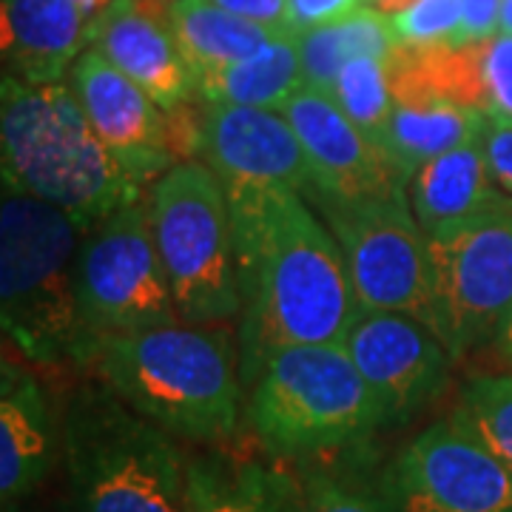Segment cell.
Returning <instances> with one entry per match:
<instances>
[{
	"mask_svg": "<svg viewBox=\"0 0 512 512\" xmlns=\"http://www.w3.org/2000/svg\"><path fill=\"white\" fill-rule=\"evenodd\" d=\"M228 205L242 293V382H254L279 350L345 345L359 299L328 225L293 188Z\"/></svg>",
	"mask_w": 512,
	"mask_h": 512,
	"instance_id": "obj_1",
	"label": "cell"
},
{
	"mask_svg": "<svg viewBox=\"0 0 512 512\" xmlns=\"http://www.w3.org/2000/svg\"><path fill=\"white\" fill-rule=\"evenodd\" d=\"M3 183L60 208L86 234L143 200V183L114 157L69 83L3 77Z\"/></svg>",
	"mask_w": 512,
	"mask_h": 512,
	"instance_id": "obj_2",
	"label": "cell"
},
{
	"mask_svg": "<svg viewBox=\"0 0 512 512\" xmlns=\"http://www.w3.org/2000/svg\"><path fill=\"white\" fill-rule=\"evenodd\" d=\"M86 359L106 387L165 433L225 441L239 424V362L231 336L208 325H163L97 336Z\"/></svg>",
	"mask_w": 512,
	"mask_h": 512,
	"instance_id": "obj_3",
	"label": "cell"
},
{
	"mask_svg": "<svg viewBox=\"0 0 512 512\" xmlns=\"http://www.w3.org/2000/svg\"><path fill=\"white\" fill-rule=\"evenodd\" d=\"M74 512H185V461L174 436L111 387H83L63 416Z\"/></svg>",
	"mask_w": 512,
	"mask_h": 512,
	"instance_id": "obj_4",
	"label": "cell"
},
{
	"mask_svg": "<svg viewBox=\"0 0 512 512\" xmlns=\"http://www.w3.org/2000/svg\"><path fill=\"white\" fill-rule=\"evenodd\" d=\"M80 234L60 208L3 183L0 316L6 336L32 362L86 359L89 336L74 285Z\"/></svg>",
	"mask_w": 512,
	"mask_h": 512,
	"instance_id": "obj_5",
	"label": "cell"
},
{
	"mask_svg": "<svg viewBox=\"0 0 512 512\" xmlns=\"http://www.w3.org/2000/svg\"><path fill=\"white\" fill-rule=\"evenodd\" d=\"M245 419L265 450L302 458L367 439L384 413L345 345H302L262 365Z\"/></svg>",
	"mask_w": 512,
	"mask_h": 512,
	"instance_id": "obj_6",
	"label": "cell"
},
{
	"mask_svg": "<svg viewBox=\"0 0 512 512\" xmlns=\"http://www.w3.org/2000/svg\"><path fill=\"white\" fill-rule=\"evenodd\" d=\"M154 245L188 325H220L242 311L231 205L205 163H177L148 194Z\"/></svg>",
	"mask_w": 512,
	"mask_h": 512,
	"instance_id": "obj_7",
	"label": "cell"
},
{
	"mask_svg": "<svg viewBox=\"0 0 512 512\" xmlns=\"http://www.w3.org/2000/svg\"><path fill=\"white\" fill-rule=\"evenodd\" d=\"M430 248V313L427 328L450 359L501 336L512 313V197L473 217L441 225Z\"/></svg>",
	"mask_w": 512,
	"mask_h": 512,
	"instance_id": "obj_8",
	"label": "cell"
},
{
	"mask_svg": "<svg viewBox=\"0 0 512 512\" xmlns=\"http://www.w3.org/2000/svg\"><path fill=\"white\" fill-rule=\"evenodd\" d=\"M74 285L89 345L97 336L183 322L143 200L114 211L86 231L77 248Z\"/></svg>",
	"mask_w": 512,
	"mask_h": 512,
	"instance_id": "obj_9",
	"label": "cell"
},
{
	"mask_svg": "<svg viewBox=\"0 0 512 512\" xmlns=\"http://www.w3.org/2000/svg\"><path fill=\"white\" fill-rule=\"evenodd\" d=\"M313 200L342 248L359 308L404 313L427 325L433 291L430 248L410 197Z\"/></svg>",
	"mask_w": 512,
	"mask_h": 512,
	"instance_id": "obj_10",
	"label": "cell"
},
{
	"mask_svg": "<svg viewBox=\"0 0 512 512\" xmlns=\"http://www.w3.org/2000/svg\"><path fill=\"white\" fill-rule=\"evenodd\" d=\"M382 504L387 512H512V473L450 416L387 467Z\"/></svg>",
	"mask_w": 512,
	"mask_h": 512,
	"instance_id": "obj_11",
	"label": "cell"
},
{
	"mask_svg": "<svg viewBox=\"0 0 512 512\" xmlns=\"http://www.w3.org/2000/svg\"><path fill=\"white\" fill-rule=\"evenodd\" d=\"M200 154L228 202L274 188H311V168L291 123L268 109L202 103Z\"/></svg>",
	"mask_w": 512,
	"mask_h": 512,
	"instance_id": "obj_12",
	"label": "cell"
},
{
	"mask_svg": "<svg viewBox=\"0 0 512 512\" xmlns=\"http://www.w3.org/2000/svg\"><path fill=\"white\" fill-rule=\"evenodd\" d=\"M299 137L311 168V197L365 200L404 194L410 183L382 148L373 146L333 94L302 86L279 111Z\"/></svg>",
	"mask_w": 512,
	"mask_h": 512,
	"instance_id": "obj_13",
	"label": "cell"
},
{
	"mask_svg": "<svg viewBox=\"0 0 512 512\" xmlns=\"http://www.w3.org/2000/svg\"><path fill=\"white\" fill-rule=\"evenodd\" d=\"M345 350L382 407L384 424L404 421L430 402L450 365V353L433 330L393 311L359 308Z\"/></svg>",
	"mask_w": 512,
	"mask_h": 512,
	"instance_id": "obj_14",
	"label": "cell"
},
{
	"mask_svg": "<svg viewBox=\"0 0 512 512\" xmlns=\"http://www.w3.org/2000/svg\"><path fill=\"white\" fill-rule=\"evenodd\" d=\"M69 86L100 140L140 183L177 165L168 151L165 111L97 49L77 57Z\"/></svg>",
	"mask_w": 512,
	"mask_h": 512,
	"instance_id": "obj_15",
	"label": "cell"
},
{
	"mask_svg": "<svg viewBox=\"0 0 512 512\" xmlns=\"http://www.w3.org/2000/svg\"><path fill=\"white\" fill-rule=\"evenodd\" d=\"M177 0H114L89 20L86 40L131 77L163 111H174L197 92V80L171 32Z\"/></svg>",
	"mask_w": 512,
	"mask_h": 512,
	"instance_id": "obj_16",
	"label": "cell"
},
{
	"mask_svg": "<svg viewBox=\"0 0 512 512\" xmlns=\"http://www.w3.org/2000/svg\"><path fill=\"white\" fill-rule=\"evenodd\" d=\"M3 57L12 77L63 83L83 52L86 26L72 0H3Z\"/></svg>",
	"mask_w": 512,
	"mask_h": 512,
	"instance_id": "obj_17",
	"label": "cell"
},
{
	"mask_svg": "<svg viewBox=\"0 0 512 512\" xmlns=\"http://www.w3.org/2000/svg\"><path fill=\"white\" fill-rule=\"evenodd\" d=\"M55 456L52 416L37 382L3 359L0 387V495L18 501L49 476Z\"/></svg>",
	"mask_w": 512,
	"mask_h": 512,
	"instance_id": "obj_18",
	"label": "cell"
},
{
	"mask_svg": "<svg viewBox=\"0 0 512 512\" xmlns=\"http://www.w3.org/2000/svg\"><path fill=\"white\" fill-rule=\"evenodd\" d=\"M410 208L430 237L441 225L473 217L504 197L495 185L484 140L458 146L424 163L410 177Z\"/></svg>",
	"mask_w": 512,
	"mask_h": 512,
	"instance_id": "obj_19",
	"label": "cell"
},
{
	"mask_svg": "<svg viewBox=\"0 0 512 512\" xmlns=\"http://www.w3.org/2000/svg\"><path fill=\"white\" fill-rule=\"evenodd\" d=\"M487 114L444 97L393 100L384 151L410 180L421 165L467 143L484 140Z\"/></svg>",
	"mask_w": 512,
	"mask_h": 512,
	"instance_id": "obj_20",
	"label": "cell"
},
{
	"mask_svg": "<svg viewBox=\"0 0 512 512\" xmlns=\"http://www.w3.org/2000/svg\"><path fill=\"white\" fill-rule=\"evenodd\" d=\"M194 80L205 103L282 111L293 94L305 86L296 32L276 37L254 55L197 74Z\"/></svg>",
	"mask_w": 512,
	"mask_h": 512,
	"instance_id": "obj_21",
	"label": "cell"
},
{
	"mask_svg": "<svg viewBox=\"0 0 512 512\" xmlns=\"http://www.w3.org/2000/svg\"><path fill=\"white\" fill-rule=\"evenodd\" d=\"M171 32L194 77L254 55L276 37L291 35L239 18L214 0H177L171 6Z\"/></svg>",
	"mask_w": 512,
	"mask_h": 512,
	"instance_id": "obj_22",
	"label": "cell"
},
{
	"mask_svg": "<svg viewBox=\"0 0 512 512\" xmlns=\"http://www.w3.org/2000/svg\"><path fill=\"white\" fill-rule=\"evenodd\" d=\"M296 43H299L305 86L333 94L339 72L350 60L359 57L384 60L396 49L399 37L393 32L390 15H384L382 9L359 6L348 18L296 32Z\"/></svg>",
	"mask_w": 512,
	"mask_h": 512,
	"instance_id": "obj_23",
	"label": "cell"
},
{
	"mask_svg": "<svg viewBox=\"0 0 512 512\" xmlns=\"http://www.w3.org/2000/svg\"><path fill=\"white\" fill-rule=\"evenodd\" d=\"M285 484L254 461L208 453L185 464V512H282Z\"/></svg>",
	"mask_w": 512,
	"mask_h": 512,
	"instance_id": "obj_24",
	"label": "cell"
},
{
	"mask_svg": "<svg viewBox=\"0 0 512 512\" xmlns=\"http://www.w3.org/2000/svg\"><path fill=\"white\" fill-rule=\"evenodd\" d=\"M333 100L342 106V111L356 126L362 128L367 140L384 151L390 117H393V92L387 83L384 60L379 57L350 60L339 72V80L333 86Z\"/></svg>",
	"mask_w": 512,
	"mask_h": 512,
	"instance_id": "obj_25",
	"label": "cell"
},
{
	"mask_svg": "<svg viewBox=\"0 0 512 512\" xmlns=\"http://www.w3.org/2000/svg\"><path fill=\"white\" fill-rule=\"evenodd\" d=\"M453 419L512 473V373L473 379L464 387Z\"/></svg>",
	"mask_w": 512,
	"mask_h": 512,
	"instance_id": "obj_26",
	"label": "cell"
},
{
	"mask_svg": "<svg viewBox=\"0 0 512 512\" xmlns=\"http://www.w3.org/2000/svg\"><path fill=\"white\" fill-rule=\"evenodd\" d=\"M399 43L410 46H461L464 12L461 0H413L407 9L390 15Z\"/></svg>",
	"mask_w": 512,
	"mask_h": 512,
	"instance_id": "obj_27",
	"label": "cell"
},
{
	"mask_svg": "<svg viewBox=\"0 0 512 512\" xmlns=\"http://www.w3.org/2000/svg\"><path fill=\"white\" fill-rule=\"evenodd\" d=\"M481 72L487 89V117L512 126V37L481 40Z\"/></svg>",
	"mask_w": 512,
	"mask_h": 512,
	"instance_id": "obj_28",
	"label": "cell"
},
{
	"mask_svg": "<svg viewBox=\"0 0 512 512\" xmlns=\"http://www.w3.org/2000/svg\"><path fill=\"white\" fill-rule=\"evenodd\" d=\"M299 512H387L384 504H376L373 498L350 490L333 478L316 476L305 484L302 507Z\"/></svg>",
	"mask_w": 512,
	"mask_h": 512,
	"instance_id": "obj_29",
	"label": "cell"
},
{
	"mask_svg": "<svg viewBox=\"0 0 512 512\" xmlns=\"http://www.w3.org/2000/svg\"><path fill=\"white\" fill-rule=\"evenodd\" d=\"M484 148L493 171L495 185L512 197V126L487 117V131H484Z\"/></svg>",
	"mask_w": 512,
	"mask_h": 512,
	"instance_id": "obj_30",
	"label": "cell"
},
{
	"mask_svg": "<svg viewBox=\"0 0 512 512\" xmlns=\"http://www.w3.org/2000/svg\"><path fill=\"white\" fill-rule=\"evenodd\" d=\"M288 6H291L293 29L302 32L348 18L350 12L362 6V0H288Z\"/></svg>",
	"mask_w": 512,
	"mask_h": 512,
	"instance_id": "obj_31",
	"label": "cell"
},
{
	"mask_svg": "<svg viewBox=\"0 0 512 512\" xmlns=\"http://www.w3.org/2000/svg\"><path fill=\"white\" fill-rule=\"evenodd\" d=\"M217 6L234 12L239 18L259 23V26H271L282 32H296L291 23V6L288 0H214Z\"/></svg>",
	"mask_w": 512,
	"mask_h": 512,
	"instance_id": "obj_32",
	"label": "cell"
},
{
	"mask_svg": "<svg viewBox=\"0 0 512 512\" xmlns=\"http://www.w3.org/2000/svg\"><path fill=\"white\" fill-rule=\"evenodd\" d=\"M464 12V29H461V46L464 43H481L498 35V18H501V0H461Z\"/></svg>",
	"mask_w": 512,
	"mask_h": 512,
	"instance_id": "obj_33",
	"label": "cell"
},
{
	"mask_svg": "<svg viewBox=\"0 0 512 512\" xmlns=\"http://www.w3.org/2000/svg\"><path fill=\"white\" fill-rule=\"evenodd\" d=\"M114 0H72V6L83 15L86 20H94L100 12H106Z\"/></svg>",
	"mask_w": 512,
	"mask_h": 512,
	"instance_id": "obj_34",
	"label": "cell"
},
{
	"mask_svg": "<svg viewBox=\"0 0 512 512\" xmlns=\"http://www.w3.org/2000/svg\"><path fill=\"white\" fill-rule=\"evenodd\" d=\"M498 35L512 37V0H501V18H498Z\"/></svg>",
	"mask_w": 512,
	"mask_h": 512,
	"instance_id": "obj_35",
	"label": "cell"
},
{
	"mask_svg": "<svg viewBox=\"0 0 512 512\" xmlns=\"http://www.w3.org/2000/svg\"><path fill=\"white\" fill-rule=\"evenodd\" d=\"M498 342H501L504 356L512 359V313H510V319H507V325H504V330H501V336H498Z\"/></svg>",
	"mask_w": 512,
	"mask_h": 512,
	"instance_id": "obj_36",
	"label": "cell"
},
{
	"mask_svg": "<svg viewBox=\"0 0 512 512\" xmlns=\"http://www.w3.org/2000/svg\"><path fill=\"white\" fill-rule=\"evenodd\" d=\"M370 3H376V0H370Z\"/></svg>",
	"mask_w": 512,
	"mask_h": 512,
	"instance_id": "obj_37",
	"label": "cell"
}]
</instances>
